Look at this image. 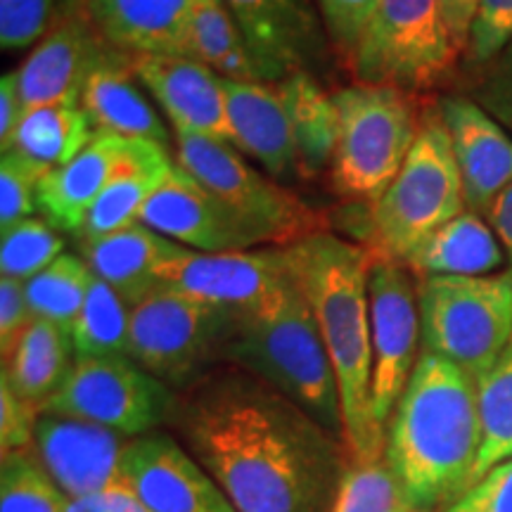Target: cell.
Here are the masks:
<instances>
[{
    "label": "cell",
    "instance_id": "6da1fadb",
    "mask_svg": "<svg viewBox=\"0 0 512 512\" xmlns=\"http://www.w3.org/2000/svg\"><path fill=\"white\" fill-rule=\"evenodd\" d=\"M169 425L238 512H332L351 465L342 437L233 363L178 392Z\"/></svg>",
    "mask_w": 512,
    "mask_h": 512
},
{
    "label": "cell",
    "instance_id": "7a4b0ae2",
    "mask_svg": "<svg viewBox=\"0 0 512 512\" xmlns=\"http://www.w3.org/2000/svg\"><path fill=\"white\" fill-rule=\"evenodd\" d=\"M482 439L475 377L420 351L384 439V460L413 508L444 512L458 503L475 486Z\"/></svg>",
    "mask_w": 512,
    "mask_h": 512
},
{
    "label": "cell",
    "instance_id": "3957f363",
    "mask_svg": "<svg viewBox=\"0 0 512 512\" xmlns=\"http://www.w3.org/2000/svg\"><path fill=\"white\" fill-rule=\"evenodd\" d=\"M292 275L318 320L342 401L344 444L356 463L384 456L387 432L373 418V337L366 245L323 230L285 247Z\"/></svg>",
    "mask_w": 512,
    "mask_h": 512
},
{
    "label": "cell",
    "instance_id": "277c9868",
    "mask_svg": "<svg viewBox=\"0 0 512 512\" xmlns=\"http://www.w3.org/2000/svg\"><path fill=\"white\" fill-rule=\"evenodd\" d=\"M223 363L261 377L325 430L344 439L335 368L311 304L294 275L259 309L238 316Z\"/></svg>",
    "mask_w": 512,
    "mask_h": 512
},
{
    "label": "cell",
    "instance_id": "5b68a950",
    "mask_svg": "<svg viewBox=\"0 0 512 512\" xmlns=\"http://www.w3.org/2000/svg\"><path fill=\"white\" fill-rule=\"evenodd\" d=\"M368 249L375 259L406 264L434 230L463 214L465 195L439 107L420 114L418 138L399 174L370 207Z\"/></svg>",
    "mask_w": 512,
    "mask_h": 512
},
{
    "label": "cell",
    "instance_id": "8992f818",
    "mask_svg": "<svg viewBox=\"0 0 512 512\" xmlns=\"http://www.w3.org/2000/svg\"><path fill=\"white\" fill-rule=\"evenodd\" d=\"M332 98L339 119L332 188L344 200L373 207L406 162L422 112L413 93L394 86L354 83Z\"/></svg>",
    "mask_w": 512,
    "mask_h": 512
},
{
    "label": "cell",
    "instance_id": "52a82bcc",
    "mask_svg": "<svg viewBox=\"0 0 512 512\" xmlns=\"http://www.w3.org/2000/svg\"><path fill=\"white\" fill-rule=\"evenodd\" d=\"M415 280L422 351L456 363L479 382L512 337V268Z\"/></svg>",
    "mask_w": 512,
    "mask_h": 512
},
{
    "label": "cell",
    "instance_id": "ba28073f",
    "mask_svg": "<svg viewBox=\"0 0 512 512\" xmlns=\"http://www.w3.org/2000/svg\"><path fill=\"white\" fill-rule=\"evenodd\" d=\"M238 316L159 285L131 306L128 356L174 392L221 366Z\"/></svg>",
    "mask_w": 512,
    "mask_h": 512
},
{
    "label": "cell",
    "instance_id": "9c48e42d",
    "mask_svg": "<svg viewBox=\"0 0 512 512\" xmlns=\"http://www.w3.org/2000/svg\"><path fill=\"white\" fill-rule=\"evenodd\" d=\"M176 162L233 211L261 247H292L328 230V221L271 176L259 174L223 140L176 133Z\"/></svg>",
    "mask_w": 512,
    "mask_h": 512
},
{
    "label": "cell",
    "instance_id": "30bf717a",
    "mask_svg": "<svg viewBox=\"0 0 512 512\" xmlns=\"http://www.w3.org/2000/svg\"><path fill=\"white\" fill-rule=\"evenodd\" d=\"M458 55L439 0H380L349 69L356 83L415 93L444 79Z\"/></svg>",
    "mask_w": 512,
    "mask_h": 512
},
{
    "label": "cell",
    "instance_id": "8fae6325",
    "mask_svg": "<svg viewBox=\"0 0 512 512\" xmlns=\"http://www.w3.org/2000/svg\"><path fill=\"white\" fill-rule=\"evenodd\" d=\"M174 406V389L140 368L131 356H98L76 358L43 413L95 422L138 439L169 422Z\"/></svg>",
    "mask_w": 512,
    "mask_h": 512
},
{
    "label": "cell",
    "instance_id": "7c38bea8",
    "mask_svg": "<svg viewBox=\"0 0 512 512\" xmlns=\"http://www.w3.org/2000/svg\"><path fill=\"white\" fill-rule=\"evenodd\" d=\"M399 261L375 259L370 266V337H373V418L387 432L403 389L418 363V280Z\"/></svg>",
    "mask_w": 512,
    "mask_h": 512
},
{
    "label": "cell",
    "instance_id": "4fadbf2b",
    "mask_svg": "<svg viewBox=\"0 0 512 512\" xmlns=\"http://www.w3.org/2000/svg\"><path fill=\"white\" fill-rule=\"evenodd\" d=\"M292 278L285 249L259 247L245 252H192L185 249L159 273V283L235 316L259 309Z\"/></svg>",
    "mask_w": 512,
    "mask_h": 512
},
{
    "label": "cell",
    "instance_id": "5bb4252c",
    "mask_svg": "<svg viewBox=\"0 0 512 512\" xmlns=\"http://www.w3.org/2000/svg\"><path fill=\"white\" fill-rule=\"evenodd\" d=\"M128 437L95 422L41 413L36 420L34 446L38 463L69 501L128 484L124 451Z\"/></svg>",
    "mask_w": 512,
    "mask_h": 512
},
{
    "label": "cell",
    "instance_id": "9a60e30c",
    "mask_svg": "<svg viewBox=\"0 0 512 512\" xmlns=\"http://www.w3.org/2000/svg\"><path fill=\"white\" fill-rule=\"evenodd\" d=\"M140 223L192 252H245L261 247L245 223L176 159L169 176L145 204Z\"/></svg>",
    "mask_w": 512,
    "mask_h": 512
},
{
    "label": "cell",
    "instance_id": "2e32d148",
    "mask_svg": "<svg viewBox=\"0 0 512 512\" xmlns=\"http://www.w3.org/2000/svg\"><path fill=\"white\" fill-rule=\"evenodd\" d=\"M124 475L152 512H238L171 434L152 432L128 441Z\"/></svg>",
    "mask_w": 512,
    "mask_h": 512
},
{
    "label": "cell",
    "instance_id": "e0dca14e",
    "mask_svg": "<svg viewBox=\"0 0 512 512\" xmlns=\"http://www.w3.org/2000/svg\"><path fill=\"white\" fill-rule=\"evenodd\" d=\"M107 48L81 8L57 17L17 69L24 112L43 105H81L83 86Z\"/></svg>",
    "mask_w": 512,
    "mask_h": 512
},
{
    "label": "cell",
    "instance_id": "ac0fdd59",
    "mask_svg": "<svg viewBox=\"0 0 512 512\" xmlns=\"http://www.w3.org/2000/svg\"><path fill=\"white\" fill-rule=\"evenodd\" d=\"M131 62L176 133L230 143L226 91L214 69L183 55H131Z\"/></svg>",
    "mask_w": 512,
    "mask_h": 512
},
{
    "label": "cell",
    "instance_id": "d6986e66",
    "mask_svg": "<svg viewBox=\"0 0 512 512\" xmlns=\"http://www.w3.org/2000/svg\"><path fill=\"white\" fill-rule=\"evenodd\" d=\"M439 114L451 138L465 207L486 216L512 183V138L477 100L463 95L441 100Z\"/></svg>",
    "mask_w": 512,
    "mask_h": 512
},
{
    "label": "cell",
    "instance_id": "ffe728a7",
    "mask_svg": "<svg viewBox=\"0 0 512 512\" xmlns=\"http://www.w3.org/2000/svg\"><path fill=\"white\" fill-rule=\"evenodd\" d=\"M245 36L261 79L280 83L323 53L309 0H223Z\"/></svg>",
    "mask_w": 512,
    "mask_h": 512
},
{
    "label": "cell",
    "instance_id": "44dd1931",
    "mask_svg": "<svg viewBox=\"0 0 512 512\" xmlns=\"http://www.w3.org/2000/svg\"><path fill=\"white\" fill-rule=\"evenodd\" d=\"M150 143L112 133H95L91 143L60 169L48 171L38 185V211L62 233H79L88 211L126 166Z\"/></svg>",
    "mask_w": 512,
    "mask_h": 512
},
{
    "label": "cell",
    "instance_id": "7402d4cb",
    "mask_svg": "<svg viewBox=\"0 0 512 512\" xmlns=\"http://www.w3.org/2000/svg\"><path fill=\"white\" fill-rule=\"evenodd\" d=\"M81 10L121 53L192 57V0H81Z\"/></svg>",
    "mask_w": 512,
    "mask_h": 512
},
{
    "label": "cell",
    "instance_id": "603a6c76",
    "mask_svg": "<svg viewBox=\"0 0 512 512\" xmlns=\"http://www.w3.org/2000/svg\"><path fill=\"white\" fill-rule=\"evenodd\" d=\"M230 143L264 166L266 176L283 181L297 174V150L278 83L223 79Z\"/></svg>",
    "mask_w": 512,
    "mask_h": 512
},
{
    "label": "cell",
    "instance_id": "cb8c5ba5",
    "mask_svg": "<svg viewBox=\"0 0 512 512\" xmlns=\"http://www.w3.org/2000/svg\"><path fill=\"white\" fill-rule=\"evenodd\" d=\"M140 88L143 83L133 72L131 55L110 46L83 86L81 107L95 133L166 147L171 143L169 128Z\"/></svg>",
    "mask_w": 512,
    "mask_h": 512
},
{
    "label": "cell",
    "instance_id": "d4e9b609",
    "mask_svg": "<svg viewBox=\"0 0 512 512\" xmlns=\"http://www.w3.org/2000/svg\"><path fill=\"white\" fill-rule=\"evenodd\" d=\"M79 249L93 275L105 280L128 306H136L155 292L162 285V268L185 252V247L140 221L105 238L79 240Z\"/></svg>",
    "mask_w": 512,
    "mask_h": 512
},
{
    "label": "cell",
    "instance_id": "484cf974",
    "mask_svg": "<svg viewBox=\"0 0 512 512\" xmlns=\"http://www.w3.org/2000/svg\"><path fill=\"white\" fill-rule=\"evenodd\" d=\"M505 264V249L489 221L465 209L427 238L406 259L415 278L432 275H491Z\"/></svg>",
    "mask_w": 512,
    "mask_h": 512
},
{
    "label": "cell",
    "instance_id": "4316f807",
    "mask_svg": "<svg viewBox=\"0 0 512 512\" xmlns=\"http://www.w3.org/2000/svg\"><path fill=\"white\" fill-rule=\"evenodd\" d=\"M290 117L294 150H297V176H323L332 169L337 150L339 119L335 98L325 91L309 72H294L278 83Z\"/></svg>",
    "mask_w": 512,
    "mask_h": 512
},
{
    "label": "cell",
    "instance_id": "83f0119b",
    "mask_svg": "<svg viewBox=\"0 0 512 512\" xmlns=\"http://www.w3.org/2000/svg\"><path fill=\"white\" fill-rule=\"evenodd\" d=\"M74 361L72 335L50 320L36 318L19 339L10 361L3 363V377L19 399L43 413L46 403L67 380Z\"/></svg>",
    "mask_w": 512,
    "mask_h": 512
},
{
    "label": "cell",
    "instance_id": "f1b7e54d",
    "mask_svg": "<svg viewBox=\"0 0 512 512\" xmlns=\"http://www.w3.org/2000/svg\"><path fill=\"white\" fill-rule=\"evenodd\" d=\"M171 166H174V159L166 147L155 143L147 145L143 155L131 166H126L98 197L81 230L76 233V240L105 238V235L138 223L145 204L169 176Z\"/></svg>",
    "mask_w": 512,
    "mask_h": 512
},
{
    "label": "cell",
    "instance_id": "f546056e",
    "mask_svg": "<svg viewBox=\"0 0 512 512\" xmlns=\"http://www.w3.org/2000/svg\"><path fill=\"white\" fill-rule=\"evenodd\" d=\"M93 136L95 128L81 105H43L24 112L10 150L53 171L72 162Z\"/></svg>",
    "mask_w": 512,
    "mask_h": 512
},
{
    "label": "cell",
    "instance_id": "4dcf8cb0",
    "mask_svg": "<svg viewBox=\"0 0 512 512\" xmlns=\"http://www.w3.org/2000/svg\"><path fill=\"white\" fill-rule=\"evenodd\" d=\"M192 57L221 79L264 81L242 31L223 0H192Z\"/></svg>",
    "mask_w": 512,
    "mask_h": 512
},
{
    "label": "cell",
    "instance_id": "1f68e13d",
    "mask_svg": "<svg viewBox=\"0 0 512 512\" xmlns=\"http://www.w3.org/2000/svg\"><path fill=\"white\" fill-rule=\"evenodd\" d=\"M128 330L131 306L105 280L93 275L83 309L69 330L76 358L128 356Z\"/></svg>",
    "mask_w": 512,
    "mask_h": 512
},
{
    "label": "cell",
    "instance_id": "d6a6232c",
    "mask_svg": "<svg viewBox=\"0 0 512 512\" xmlns=\"http://www.w3.org/2000/svg\"><path fill=\"white\" fill-rule=\"evenodd\" d=\"M93 271L83 256L62 254L34 278L27 280V302L34 318L50 320L64 330H72L76 316L83 309Z\"/></svg>",
    "mask_w": 512,
    "mask_h": 512
},
{
    "label": "cell",
    "instance_id": "836d02e7",
    "mask_svg": "<svg viewBox=\"0 0 512 512\" xmlns=\"http://www.w3.org/2000/svg\"><path fill=\"white\" fill-rule=\"evenodd\" d=\"M477 384L484 439L475 467V484L491 467L512 458V337L494 368Z\"/></svg>",
    "mask_w": 512,
    "mask_h": 512
},
{
    "label": "cell",
    "instance_id": "e575fe53",
    "mask_svg": "<svg viewBox=\"0 0 512 512\" xmlns=\"http://www.w3.org/2000/svg\"><path fill=\"white\" fill-rule=\"evenodd\" d=\"M69 498L48 477L36 453L15 451L0 463V512H64Z\"/></svg>",
    "mask_w": 512,
    "mask_h": 512
},
{
    "label": "cell",
    "instance_id": "d590c367",
    "mask_svg": "<svg viewBox=\"0 0 512 512\" xmlns=\"http://www.w3.org/2000/svg\"><path fill=\"white\" fill-rule=\"evenodd\" d=\"M332 512H422L403 494L399 479L387 460H351L339 484Z\"/></svg>",
    "mask_w": 512,
    "mask_h": 512
},
{
    "label": "cell",
    "instance_id": "8d00e7d4",
    "mask_svg": "<svg viewBox=\"0 0 512 512\" xmlns=\"http://www.w3.org/2000/svg\"><path fill=\"white\" fill-rule=\"evenodd\" d=\"M64 254V240L48 219H24L3 230L0 238V275L22 283L34 278Z\"/></svg>",
    "mask_w": 512,
    "mask_h": 512
},
{
    "label": "cell",
    "instance_id": "74e56055",
    "mask_svg": "<svg viewBox=\"0 0 512 512\" xmlns=\"http://www.w3.org/2000/svg\"><path fill=\"white\" fill-rule=\"evenodd\" d=\"M48 166L34 162L17 150L0 157V230L31 219L38 211V185Z\"/></svg>",
    "mask_w": 512,
    "mask_h": 512
},
{
    "label": "cell",
    "instance_id": "f35d334b",
    "mask_svg": "<svg viewBox=\"0 0 512 512\" xmlns=\"http://www.w3.org/2000/svg\"><path fill=\"white\" fill-rule=\"evenodd\" d=\"M380 0H318L320 17L337 55L351 67Z\"/></svg>",
    "mask_w": 512,
    "mask_h": 512
},
{
    "label": "cell",
    "instance_id": "ab89813d",
    "mask_svg": "<svg viewBox=\"0 0 512 512\" xmlns=\"http://www.w3.org/2000/svg\"><path fill=\"white\" fill-rule=\"evenodd\" d=\"M55 0H0V48L36 46L53 27Z\"/></svg>",
    "mask_w": 512,
    "mask_h": 512
},
{
    "label": "cell",
    "instance_id": "60d3db41",
    "mask_svg": "<svg viewBox=\"0 0 512 512\" xmlns=\"http://www.w3.org/2000/svg\"><path fill=\"white\" fill-rule=\"evenodd\" d=\"M512 43V0H479L472 19L467 57L475 64H489Z\"/></svg>",
    "mask_w": 512,
    "mask_h": 512
},
{
    "label": "cell",
    "instance_id": "b9f144b4",
    "mask_svg": "<svg viewBox=\"0 0 512 512\" xmlns=\"http://www.w3.org/2000/svg\"><path fill=\"white\" fill-rule=\"evenodd\" d=\"M38 413L34 406L12 392L10 382L0 375V451L3 456L15 451H29L34 446Z\"/></svg>",
    "mask_w": 512,
    "mask_h": 512
},
{
    "label": "cell",
    "instance_id": "7bdbcfd3",
    "mask_svg": "<svg viewBox=\"0 0 512 512\" xmlns=\"http://www.w3.org/2000/svg\"><path fill=\"white\" fill-rule=\"evenodd\" d=\"M34 320L27 302V285L17 278L0 275V354H3V363L10 361L19 339L24 337Z\"/></svg>",
    "mask_w": 512,
    "mask_h": 512
},
{
    "label": "cell",
    "instance_id": "ee69618b",
    "mask_svg": "<svg viewBox=\"0 0 512 512\" xmlns=\"http://www.w3.org/2000/svg\"><path fill=\"white\" fill-rule=\"evenodd\" d=\"M444 512H512V458L491 467L458 503Z\"/></svg>",
    "mask_w": 512,
    "mask_h": 512
},
{
    "label": "cell",
    "instance_id": "f6af8a7d",
    "mask_svg": "<svg viewBox=\"0 0 512 512\" xmlns=\"http://www.w3.org/2000/svg\"><path fill=\"white\" fill-rule=\"evenodd\" d=\"M477 102L491 117L512 128V43L489 62V72L477 88Z\"/></svg>",
    "mask_w": 512,
    "mask_h": 512
},
{
    "label": "cell",
    "instance_id": "bcb514c9",
    "mask_svg": "<svg viewBox=\"0 0 512 512\" xmlns=\"http://www.w3.org/2000/svg\"><path fill=\"white\" fill-rule=\"evenodd\" d=\"M64 512H152L143 498L133 491L131 484L114 486L86 498H74L67 503Z\"/></svg>",
    "mask_w": 512,
    "mask_h": 512
},
{
    "label": "cell",
    "instance_id": "7dc6e473",
    "mask_svg": "<svg viewBox=\"0 0 512 512\" xmlns=\"http://www.w3.org/2000/svg\"><path fill=\"white\" fill-rule=\"evenodd\" d=\"M24 117V102L19 93L17 72H10L0 81V150L8 152L19 121Z\"/></svg>",
    "mask_w": 512,
    "mask_h": 512
},
{
    "label": "cell",
    "instance_id": "c3c4849f",
    "mask_svg": "<svg viewBox=\"0 0 512 512\" xmlns=\"http://www.w3.org/2000/svg\"><path fill=\"white\" fill-rule=\"evenodd\" d=\"M439 3L441 12H444L448 34L456 43L458 53L463 55L467 50V41H470L472 19H475L479 0H439Z\"/></svg>",
    "mask_w": 512,
    "mask_h": 512
},
{
    "label": "cell",
    "instance_id": "681fc988",
    "mask_svg": "<svg viewBox=\"0 0 512 512\" xmlns=\"http://www.w3.org/2000/svg\"><path fill=\"white\" fill-rule=\"evenodd\" d=\"M486 219H489V226L494 228L496 238L501 240L512 268V183L496 197L494 207L489 209Z\"/></svg>",
    "mask_w": 512,
    "mask_h": 512
}]
</instances>
